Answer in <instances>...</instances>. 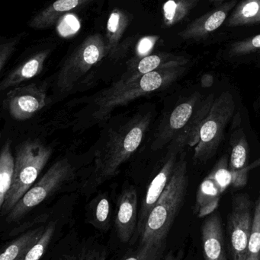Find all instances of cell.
<instances>
[{"label":"cell","mask_w":260,"mask_h":260,"mask_svg":"<svg viewBox=\"0 0 260 260\" xmlns=\"http://www.w3.org/2000/svg\"><path fill=\"white\" fill-rule=\"evenodd\" d=\"M152 120V113H137L131 119L111 129L105 145L96 153L93 172L82 186L85 195H90L107 180L119 173L143 142Z\"/></svg>","instance_id":"obj_1"},{"label":"cell","mask_w":260,"mask_h":260,"mask_svg":"<svg viewBox=\"0 0 260 260\" xmlns=\"http://www.w3.org/2000/svg\"><path fill=\"white\" fill-rule=\"evenodd\" d=\"M189 174L184 157L177 161L166 189L147 219L138 244L166 247L168 235L187 195Z\"/></svg>","instance_id":"obj_2"},{"label":"cell","mask_w":260,"mask_h":260,"mask_svg":"<svg viewBox=\"0 0 260 260\" xmlns=\"http://www.w3.org/2000/svg\"><path fill=\"white\" fill-rule=\"evenodd\" d=\"M183 67L160 69L137 79L118 80L98 93L93 117L104 120L113 110L125 106L142 96L160 91L175 82L184 72Z\"/></svg>","instance_id":"obj_3"},{"label":"cell","mask_w":260,"mask_h":260,"mask_svg":"<svg viewBox=\"0 0 260 260\" xmlns=\"http://www.w3.org/2000/svg\"><path fill=\"white\" fill-rule=\"evenodd\" d=\"M52 149L38 139H27L16 147L12 186L0 209L3 217L10 212L33 186L51 157Z\"/></svg>","instance_id":"obj_4"},{"label":"cell","mask_w":260,"mask_h":260,"mask_svg":"<svg viewBox=\"0 0 260 260\" xmlns=\"http://www.w3.org/2000/svg\"><path fill=\"white\" fill-rule=\"evenodd\" d=\"M235 111V99L228 91L221 93L214 100L198 132L194 154L195 161L206 162L215 155Z\"/></svg>","instance_id":"obj_5"},{"label":"cell","mask_w":260,"mask_h":260,"mask_svg":"<svg viewBox=\"0 0 260 260\" xmlns=\"http://www.w3.org/2000/svg\"><path fill=\"white\" fill-rule=\"evenodd\" d=\"M74 177V168L67 159L55 162L5 216L6 224L19 222L29 212L57 192Z\"/></svg>","instance_id":"obj_6"},{"label":"cell","mask_w":260,"mask_h":260,"mask_svg":"<svg viewBox=\"0 0 260 260\" xmlns=\"http://www.w3.org/2000/svg\"><path fill=\"white\" fill-rule=\"evenodd\" d=\"M107 55L106 41L100 34L85 38L61 67L56 78L58 90L62 93L71 91L79 79Z\"/></svg>","instance_id":"obj_7"},{"label":"cell","mask_w":260,"mask_h":260,"mask_svg":"<svg viewBox=\"0 0 260 260\" xmlns=\"http://www.w3.org/2000/svg\"><path fill=\"white\" fill-rule=\"evenodd\" d=\"M42 260H116L96 237L82 236L71 229L55 243Z\"/></svg>","instance_id":"obj_8"},{"label":"cell","mask_w":260,"mask_h":260,"mask_svg":"<svg viewBox=\"0 0 260 260\" xmlns=\"http://www.w3.org/2000/svg\"><path fill=\"white\" fill-rule=\"evenodd\" d=\"M252 202L247 194H238L232 200L227 218V238L230 260H246L253 229Z\"/></svg>","instance_id":"obj_9"},{"label":"cell","mask_w":260,"mask_h":260,"mask_svg":"<svg viewBox=\"0 0 260 260\" xmlns=\"http://www.w3.org/2000/svg\"><path fill=\"white\" fill-rule=\"evenodd\" d=\"M47 105V88L43 84L32 83L11 89L3 101V108L15 120L32 118Z\"/></svg>","instance_id":"obj_10"},{"label":"cell","mask_w":260,"mask_h":260,"mask_svg":"<svg viewBox=\"0 0 260 260\" xmlns=\"http://www.w3.org/2000/svg\"><path fill=\"white\" fill-rule=\"evenodd\" d=\"M138 197L132 185L125 186L118 197L114 227L122 244L132 245L138 224Z\"/></svg>","instance_id":"obj_11"},{"label":"cell","mask_w":260,"mask_h":260,"mask_svg":"<svg viewBox=\"0 0 260 260\" xmlns=\"http://www.w3.org/2000/svg\"><path fill=\"white\" fill-rule=\"evenodd\" d=\"M180 151L174 148H169L166 161L158 174L153 179L148 186L145 198L142 200L140 209L138 212V224L134 236L133 244L138 242L145 230L147 219L152 209L157 204L159 199L163 194L169 183L174 173V168L177 163V155Z\"/></svg>","instance_id":"obj_12"},{"label":"cell","mask_w":260,"mask_h":260,"mask_svg":"<svg viewBox=\"0 0 260 260\" xmlns=\"http://www.w3.org/2000/svg\"><path fill=\"white\" fill-rule=\"evenodd\" d=\"M199 94H192L186 102L179 105L169 115L166 123L159 129L151 145L153 150L160 149L167 144L178 132L186 127L194 116Z\"/></svg>","instance_id":"obj_13"},{"label":"cell","mask_w":260,"mask_h":260,"mask_svg":"<svg viewBox=\"0 0 260 260\" xmlns=\"http://www.w3.org/2000/svg\"><path fill=\"white\" fill-rule=\"evenodd\" d=\"M186 62L187 61L184 58L164 53L150 54L142 58H134L128 62L127 71L122 75L120 80L137 79L160 69L183 67Z\"/></svg>","instance_id":"obj_14"},{"label":"cell","mask_w":260,"mask_h":260,"mask_svg":"<svg viewBox=\"0 0 260 260\" xmlns=\"http://www.w3.org/2000/svg\"><path fill=\"white\" fill-rule=\"evenodd\" d=\"M201 238L205 260H227L219 214L215 212L203 222Z\"/></svg>","instance_id":"obj_15"},{"label":"cell","mask_w":260,"mask_h":260,"mask_svg":"<svg viewBox=\"0 0 260 260\" xmlns=\"http://www.w3.org/2000/svg\"><path fill=\"white\" fill-rule=\"evenodd\" d=\"M69 215L63 212H56L47 221L42 236L32 246L22 260H42L47 252L61 238L64 227L69 221Z\"/></svg>","instance_id":"obj_16"},{"label":"cell","mask_w":260,"mask_h":260,"mask_svg":"<svg viewBox=\"0 0 260 260\" xmlns=\"http://www.w3.org/2000/svg\"><path fill=\"white\" fill-rule=\"evenodd\" d=\"M235 1L223 5L212 12L192 21L183 32L180 34L185 40L201 39L219 28L227 18L229 11L235 6Z\"/></svg>","instance_id":"obj_17"},{"label":"cell","mask_w":260,"mask_h":260,"mask_svg":"<svg viewBox=\"0 0 260 260\" xmlns=\"http://www.w3.org/2000/svg\"><path fill=\"white\" fill-rule=\"evenodd\" d=\"M49 55L50 50H43L35 53L34 56L20 64L5 76L0 84V90L5 91L10 88H15L22 82L39 75L44 69V63Z\"/></svg>","instance_id":"obj_18"},{"label":"cell","mask_w":260,"mask_h":260,"mask_svg":"<svg viewBox=\"0 0 260 260\" xmlns=\"http://www.w3.org/2000/svg\"><path fill=\"white\" fill-rule=\"evenodd\" d=\"M47 221L18 234L9 242L5 244L2 248L0 260H22L29 249L42 236Z\"/></svg>","instance_id":"obj_19"},{"label":"cell","mask_w":260,"mask_h":260,"mask_svg":"<svg viewBox=\"0 0 260 260\" xmlns=\"http://www.w3.org/2000/svg\"><path fill=\"white\" fill-rule=\"evenodd\" d=\"M111 200L107 192L93 198L85 207V222L102 234L109 232L113 225Z\"/></svg>","instance_id":"obj_20"},{"label":"cell","mask_w":260,"mask_h":260,"mask_svg":"<svg viewBox=\"0 0 260 260\" xmlns=\"http://www.w3.org/2000/svg\"><path fill=\"white\" fill-rule=\"evenodd\" d=\"M92 0H56L36 15L28 25L36 29L47 28L54 24L65 12L87 4Z\"/></svg>","instance_id":"obj_21"},{"label":"cell","mask_w":260,"mask_h":260,"mask_svg":"<svg viewBox=\"0 0 260 260\" xmlns=\"http://www.w3.org/2000/svg\"><path fill=\"white\" fill-rule=\"evenodd\" d=\"M130 18L125 11L114 9L107 21L106 41L108 56L114 57L117 54L119 43L129 25Z\"/></svg>","instance_id":"obj_22"},{"label":"cell","mask_w":260,"mask_h":260,"mask_svg":"<svg viewBox=\"0 0 260 260\" xmlns=\"http://www.w3.org/2000/svg\"><path fill=\"white\" fill-rule=\"evenodd\" d=\"M222 193L216 182L208 176L198 188L195 209L199 217L210 215L217 209L220 195Z\"/></svg>","instance_id":"obj_23"},{"label":"cell","mask_w":260,"mask_h":260,"mask_svg":"<svg viewBox=\"0 0 260 260\" xmlns=\"http://www.w3.org/2000/svg\"><path fill=\"white\" fill-rule=\"evenodd\" d=\"M11 141L5 142L0 153V209L12 186L15 160L11 150Z\"/></svg>","instance_id":"obj_24"},{"label":"cell","mask_w":260,"mask_h":260,"mask_svg":"<svg viewBox=\"0 0 260 260\" xmlns=\"http://www.w3.org/2000/svg\"><path fill=\"white\" fill-rule=\"evenodd\" d=\"M260 23V0H244L229 18L227 26L248 25Z\"/></svg>","instance_id":"obj_25"},{"label":"cell","mask_w":260,"mask_h":260,"mask_svg":"<svg viewBox=\"0 0 260 260\" xmlns=\"http://www.w3.org/2000/svg\"><path fill=\"white\" fill-rule=\"evenodd\" d=\"M196 0H167L163 6V22L166 27L175 25L186 18Z\"/></svg>","instance_id":"obj_26"},{"label":"cell","mask_w":260,"mask_h":260,"mask_svg":"<svg viewBox=\"0 0 260 260\" xmlns=\"http://www.w3.org/2000/svg\"><path fill=\"white\" fill-rule=\"evenodd\" d=\"M166 247L149 244H137L130 249L122 257L116 260H161Z\"/></svg>","instance_id":"obj_27"},{"label":"cell","mask_w":260,"mask_h":260,"mask_svg":"<svg viewBox=\"0 0 260 260\" xmlns=\"http://www.w3.org/2000/svg\"><path fill=\"white\" fill-rule=\"evenodd\" d=\"M248 157V143L245 136L243 135L233 143L229 169L232 174L238 172L246 168Z\"/></svg>","instance_id":"obj_28"},{"label":"cell","mask_w":260,"mask_h":260,"mask_svg":"<svg viewBox=\"0 0 260 260\" xmlns=\"http://www.w3.org/2000/svg\"><path fill=\"white\" fill-rule=\"evenodd\" d=\"M246 260H260V194L253 212V229Z\"/></svg>","instance_id":"obj_29"},{"label":"cell","mask_w":260,"mask_h":260,"mask_svg":"<svg viewBox=\"0 0 260 260\" xmlns=\"http://www.w3.org/2000/svg\"><path fill=\"white\" fill-rule=\"evenodd\" d=\"M227 166V160L224 157L218 162L215 169L209 174L216 182L222 192L232 184L233 181V175Z\"/></svg>","instance_id":"obj_30"},{"label":"cell","mask_w":260,"mask_h":260,"mask_svg":"<svg viewBox=\"0 0 260 260\" xmlns=\"http://www.w3.org/2000/svg\"><path fill=\"white\" fill-rule=\"evenodd\" d=\"M258 50H260V35L234 44L230 47V54L241 56Z\"/></svg>","instance_id":"obj_31"},{"label":"cell","mask_w":260,"mask_h":260,"mask_svg":"<svg viewBox=\"0 0 260 260\" xmlns=\"http://www.w3.org/2000/svg\"><path fill=\"white\" fill-rule=\"evenodd\" d=\"M80 27V23L76 16L67 15L59 20L57 30L62 37H70L75 35Z\"/></svg>","instance_id":"obj_32"},{"label":"cell","mask_w":260,"mask_h":260,"mask_svg":"<svg viewBox=\"0 0 260 260\" xmlns=\"http://www.w3.org/2000/svg\"><path fill=\"white\" fill-rule=\"evenodd\" d=\"M23 34L17 35L15 38L9 41L2 43L0 45V71L3 72L4 67L7 64L8 61L10 59L13 52L15 51L17 44L19 43Z\"/></svg>","instance_id":"obj_33"},{"label":"cell","mask_w":260,"mask_h":260,"mask_svg":"<svg viewBox=\"0 0 260 260\" xmlns=\"http://www.w3.org/2000/svg\"><path fill=\"white\" fill-rule=\"evenodd\" d=\"M158 36H148L141 38L137 46V57L142 58L150 55V52L154 48L157 41L159 39Z\"/></svg>","instance_id":"obj_34"},{"label":"cell","mask_w":260,"mask_h":260,"mask_svg":"<svg viewBox=\"0 0 260 260\" xmlns=\"http://www.w3.org/2000/svg\"><path fill=\"white\" fill-rule=\"evenodd\" d=\"M161 260H183L180 255L175 254L174 252L169 251L166 256H163Z\"/></svg>","instance_id":"obj_35"},{"label":"cell","mask_w":260,"mask_h":260,"mask_svg":"<svg viewBox=\"0 0 260 260\" xmlns=\"http://www.w3.org/2000/svg\"><path fill=\"white\" fill-rule=\"evenodd\" d=\"M212 1L219 2V1H221V0H212Z\"/></svg>","instance_id":"obj_36"}]
</instances>
